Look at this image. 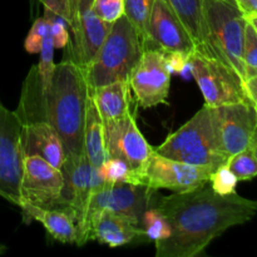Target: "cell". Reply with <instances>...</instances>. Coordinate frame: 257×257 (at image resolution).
<instances>
[{
    "label": "cell",
    "instance_id": "6da1fadb",
    "mask_svg": "<svg viewBox=\"0 0 257 257\" xmlns=\"http://www.w3.org/2000/svg\"><path fill=\"white\" fill-rule=\"evenodd\" d=\"M153 205L167 217L172 232L156 242L157 257H196L228 228L243 225L257 213V201L237 193L218 195L206 185L197 190L173 193Z\"/></svg>",
    "mask_w": 257,
    "mask_h": 257
},
{
    "label": "cell",
    "instance_id": "7a4b0ae2",
    "mask_svg": "<svg viewBox=\"0 0 257 257\" xmlns=\"http://www.w3.org/2000/svg\"><path fill=\"white\" fill-rule=\"evenodd\" d=\"M89 95L84 69L64 48V57L55 64L52 82L43 89L37 64L23 83L17 113L22 124L47 122L62 138L67 156L82 155L85 112Z\"/></svg>",
    "mask_w": 257,
    "mask_h": 257
},
{
    "label": "cell",
    "instance_id": "3957f363",
    "mask_svg": "<svg viewBox=\"0 0 257 257\" xmlns=\"http://www.w3.org/2000/svg\"><path fill=\"white\" fill-rule=\"evenodd\" d=\"M145 52L142 39L125 15L110 24L109 32L92 62L84 68L89 89L128 80Z\"/></svg>",
    "mask_w": 257,
    "mask_h": 257
},
{
    "label": "cell",
    "instance_id": "277c9868",
    "mask_svg": "<svg viewBox=\"0 0 257 257\" xmlns=\"http://www.w3.org/2000/svg\"><path fill=\"white\" fill-rule=\"evenodd\" d=\"M155 151L171 160L200 166L215 172L227 163L216 137L211 107L203 105L188 122L168 136Z\"/></svg>",
    "mask_w": 257,
    "mask_h": 257
},
{
    "label": "cell",
    "instance_id": "5b68a950",
    "mask_svg": "<svg viewBox=\"0 0 257 257\" xmlns=\"http://www.w3.org/2000/svg\"><path fill=\"white\" fill-rule=\"evenodd\" d=\"M202 19L211 57L232 68L245 83L242 52L247 19L236 0H202Z\"/></svg>",
    "mask_w": 257,
    "mask_h": 257
},
{
    "label": "cell",
    "instance_id": "8992f818",
    "mask_svg": "<svg viewBox=\"0 0 257 257\" xmlns=\"http://www.w3.org/2000/svg\"><path fill=\"white\" fill-rule=\"evenodd\" d=\"M155 190L147 186L132 183H103L94 188L88 201L84 223L78 237V246H84L89 240L92 221L102 211H113L142 222L145 211L155 202Z\"/></svg>",
    "mask_w": 257,
    "mask_h": 257
},
{
    "label": "cell",
    "instance_id": "52a82bcc",
    "mask_svg": "<svg viewBox=\"0 0 257 257\" xmlns=\"http://www.w3.org/2000/svg\"><path fill=\"white\" fill-rule=\"evenodd\" d=\"M190 73L195 78L208 107L232 104L248 99L243 80L217 58L196 49L188 58Z\"/></svg>",
    "mask_w": 257,
    "mask_h": 257
},
{
    "label": "cell",
    "instance_id": "ba28073f",
    "mask_svg": "<svg viewBox=\"0 0 257 257\" xmlns=\"http://www.w3.org/2000/svg\"><path fill=\"white\" fill-rule=\"evenodd\" d=\"M107 157L123 161L133 171V185L145 170L155 147L147 142L132 112L115 119L103 120Z\"/></svg>",
    "mask_w": 257,
    "mask_h": 257
},
{
    "label": "cell",
    "instance_id": "9c48e42d",
    "mask_svg": "<svg viewBox=\"0 0 257 257\" xmlns=\"http://www.w3.org/2000/svg\"><path fill=\"white\" fill-rule=\"evenodd\" d=\"M171 77L166 53L157 48L145 49L128 77L130 89L137 104L143 109L168 104Z\"/></svg>",
    "mask_w": 257,
    "mask_h": 257
},
{
    "label": "cell",
    "instance_id": "30bf717a",
    "mask_svg": "<svg viewBox=\"0 0 257 257\" xmlns=\"http://www.w3.org/2000/svg\"><path fill=\"white\" fill-rule=\"evenodd\" d=\"M212 173L205 167L171 160L155 151L138 177L137 185L147 186L155 191L165 188L182 193L206 186Z\"/></svg>",
    "mask_w": 257,
    "mask_h": 257
},
{
    "label": "cell",
    "instance_id": "8fae6325",
    "mask_svg": "<svg viewBox=\"0 0 257 257\" xmlns=\"http://www.w3.org/2000/svg\"><path fill=\"white\" fill-rule=\"evenodd\" d=\"M60 170L64 177V187L58 208L68 211L74 216L79 237L90 193L104 182L98 175V168L90 165L84 153L67 156Z\"/></svg>",
    "mask_w": 257,
    "mask_h": 257
},
{
    "label": "cell",
    "instance_id": "7c38bea8",
    "mask_svg": "<svg viewBox=\"0 0 257 257\" xmlns=\"http://www.w3.org/2000/svg\"><path fill=\"white\" fill-rule=\"evenodd\" d=\"M216 137L228 158L250 146L257 130V110L250 99L211 107Z\"/></svg>",
    "mask_w": 257,
    "mask_h": 257
},
{
    "label": "cell",
    "instance_id": "4fadbf2b",
    "mask_svg": "<svg viewBox=\"0 0 257 257\" xmlns=\"http://www.w3.org/2000/svg\"><path fill=\"white\" fill-rule=\"evenodd\" d=\"M64 187L62 170L38 156H22L20 203L58 208Z\"/></svg>",
    "mask_w": 257,
    "mask_h": 257
},
{
    "label": "cell",
    "instance_id": "5bb4252c",
    "mask_svg": "<svg viewBox=\"0 0 257 257\" xmlns=\"http://www.w3.org/2000/svg\"><path fill=\"white\" fill-rule=\"evenodd\" d=\"M93 0H69V28L73 40L65 48L84 69L104 42L110 24L103 22L92 8Z\"/></svg>",
    "mask_w": 257,
    "mask_h": 257
},
{
    "label": "cell",
    "instance_id": "9a60e30c",
    "mask_svg": "<svg viewBox=\"0 0 257 257\" xmlns=\"http://www.w3.org/2000/svg\"><path fill=\"white\" fill-rule=\"evenodd\" d=\"M22 123L14 110L0 100V197L19 207L22 151Z\"/></svg>",
    "mask_w": 257,
    "mask_h": 257
},
{
    "label": "cell",
    "instance_id": "2e32d148",
    "mask_svg": "<svg viewBox=\"0 0 257 257\" xmlns=\"http://www.w3.org/2000/svg\"><path fill=\"white\" fill-rule=\"evenodd\" d=\"M157 48L165 53L182 52L191 54L196 44L168 0H155L147 28L145 49Z\"/></svg>",
    "mask_w": 257,
    "mask_h": 257
},
{
    "label": "cell",
    "instance_id": "e0dca14e",
    "mask_svg": "<svg viewBox=\"0 0 257 257\" xmlns=\"http://www.w3.org/2000/svg\"><path fill=\"white\" fill-rule=\"evenodd\" d=\"M89 240L115 248L132 242H143L141 223L130 216L102 211L90 223Z\"/></svg>",
    "mask_w": 257,
    "mask_h": 257
},
{
    "label": "cell",
    "instance_id": "ac0fdd59",
    "mask_svg": "<svg viewBox=\"0 0 257 257\" xmlns=\"http://www.w3.org/2000/svg\"><path fill=\"white\" fill-rule=\"evenodd\" d=\"M20 151L22 156H38L59 170L67 157L62 138L47 122L22 124Z\"/></svg>",
    "mask_w": 257,
    "mask_h": 257
},
{
    "label": "cell",
    "instance_id": "d6986e66",
    "mask_svg": "<svg viewBox=\"0 0 257 257\" xmlns=\"http://www.w3.org/2000/svg\"><path fill=\"white\" fill-rule=\"evenodd\" d=\"M19 207L25 223L38 221L54 240L77 245L78 226L70 212L60 208H42L30 203H22Z\"/></svg>",
    "mask_w": 257,
    "mask_h": 257
},
{
    "label": "cell",
    "instance_id": "ffe728a7",
    "mask_svg": "<svg viewBox=\"0 0 257 257\" xmlns=\"http://www.w3.org/2000/svg\"><path fill=\"white\" fill-rule=\"evenodd\" d=\"M102 120L115 119L131 112V89L128 80H118L89 89Z\"/></svg>",
    "mask_w": 257,
    "mask_h": 257
},
{
    "label": "cell",
    "instance_id": "44dd1931",
    "mask_svg": "<svg viewBox=\"0 0 257 257\" xmlns=\"http://www.w3.org/2000/svg\"><path fill=\"white\" fill-rule=\"evenodd\" d=\"M83 153L93 167L98 168L107 158L104 148V130L103 120L92 95H88L85 112L84 135H83Z\"/></svg>",
    "mask_w": 257,
    "mask_h": 257
},
{
    "label": "cell",
    "instance_id": "7402d4cb",
    "mask_svg": "<svg viewBox=\"0 0 257 257\" xmlns=\"http://www.w3.org/2000/svg\"><path fill=\"white\" fill-rule=\"evenodd\" d=\"M168 3L192 37L196 49L211 57L202 19V0H168Z\"/></svg>",
    "mask_w": 257,
    "mask_h": 257
},
{
    "label": "cell",
    "instance_id": "603a6c76",
    "mask_svg": "<svg viewBox=\"0 0 257 257\" xmlns=\"http://www.w3.org/2000/svg\"><path fill=\"white\" fill-rule=\"evenodd\" d=\"M141 226L143 230V242H161L167 240L172 232L167 217L155 205L145 211Z\"/></svg>",
    "mask_w": 257,
    "mask_h": 257
},
{
    "label": "cell",
    "instance_id": "cb8c5ba5",
    "mask_svg": "<svg viewBox=\"0 0 257 257\" xmlns=\"http://www.w3.org/2000/svg\"><path fill=\"white\" fill-rule=\"evenodd\" d=\"M155 0H124V15L140 34L143 45L147 44V28Z\"/></svg>",
    "mask_w": 257,
    "mask_h": 257
},
{
    "label": "cell",
    "instance_id": "d4e9b609",
    "mask_svg": "<svg viewBox=\"0 0 257 257\" xmlns=\"http://www.w3.org/2000/svg\"><path fill=\"white\" fill-rule=\"evenodd\" d=\"M98 175L104 183H132L133 171L118 158L107 157L98 167Z\"/></svg>",
    "mask_w": 257,
    "mask_h": 257
},
{
    "label": "cell",
    "instance_id": "484cf974",
    "mask_svg": "<svg viewBox=\"0 0 257 257\" xmlns=\"http://www.w3.org/2000/svg\"><path fill=\"white\" fill-rule=\"evenodd\" d=\"M226 165L238 181H250L257 177V158L250 148L231 156Z\"/></svg>",
    "mask_w": 257,
    "mask_h": 257
},
{
    "label": "cell",
    "instance_id": "4316f807",
    "mask_svg": "<svg viewBox=\"0 0 257 257\" xmlns=\"http://www.w3.org/2000/svg\"><path fill=\"white\" fill-rule=\"evenodd\" d=\"M40 59L37 64L38 74H39L40 83H42L43 89H47L52 82L53 73H54V44H53V38L50 32L43 37L42 48H40Z\"/></svg>",
    "mask_w": 257,
    "mask_h": 257
},
{
    "label": "cell",
    "instance_id": "83f0119b",
    "mask_svg": "<svg viewBox=\"0 0 257 257\" xmlns=\"http://www.w3.org/2000/svg\"><path fill=\"white\" fill-rule=\"evenodd\" d=\"M246 80L257 74V32L250 22L246 23L242 52Z\"/></svg>",
    "mask_w": 257,
    "mask_h": 257
},
{
    "label": "cell",
    "instance_id": "f1b7e54d",
    "mask_svg": "<svg viewBox=\"0 0 257 257\" xmlns=\"http://www.w3.org/2000/svg\"><path fill=\"white\" fill-rule=\"evenodd\" d=\"M44 18H47L50 23V34H52L54 48L64 49L68 43L70 42V35L68 32V28H69L68 20L48 9H44Z\"/></svg>",
    "mask_w": 257,
    "mask_h": 257
},
{
    "label": "cell",
    "instance_id": "f546056e",
    "mask_svg": "<svg viewBox=\"0 0 257 257\" xmlns=\"http://www.w3.org/2000/svg\"><path fill=\"white\" fill-rule=\"evenodd\" d=\"M237 182V177L233 175L232 171L227 167V165H223L211 175L208 183L218 195H231L236 192Z\"/></svg>",
    "mask_w": 257,
    "mask_h": 257
},
{
    "label": "cell",
    "instance_id": "4dcf8cb0",
    "mask_svg": "<svg viewBox=\"0 0 257 257\" xmlns=\"http://www.w3.org/2000/svg\"><path fill=\"white\" fill-rule=\"evenodd\" d=\"M92 8L95 14L108 24L124 15V0H93Z\"/></svg>",
    "mask_w": 257,
    "mask_h": 257
},
{
    "label": "cell",
    "instance_id": "1f68e13d",
    "mask_svg": "<svg viewBox=\"0 0 257 257\" xmlns=\"http://www.w3.org/2000/svg\"><path fill=\"white\" fill-rule=\"evenodd\" d=\"M48 32H50L49 20L44 17L37 18L35 22L33 23L32 28H30V32L28 33L27 38H25V50L32 53V54L39 53L40 48H42L43 37H44Z\"/></svg>",
    "mask_w": 257,
    "mask_h": 257
},
{
    "label": "cell",
    "instance_id": "d6a6232c",
    "mask_svg": "<svg viewBox=\"0 0 257 257\" xmlns=\"http://www.w3.org/2000/svg\"><path fill=\"white\" fill-rule=\"evenodd\" d=\"M190 54L182 52H171L166 53V60H167L168 68L171 73L185 75L186 72L190 70V63H188Z\"/></svg>",
    "mask_w": 257,
    "mask_h": 257
},
{
    "label": "cell",
    "instance_id": "836d02e7",
    "mask_svg": "<svg viewBox=\"0 0 257 257\" xmlns=\"http://www.w3.org/2000/svg\"><path fill=\"white\" fill-rule=\"evenodd\" d=\"M44 5V9L60 15L69 23V0H38Z\"/></svg>",
    "mask_w": 257,
    "mask_h": 257
},
{
    "label": "cell",
    "instance_id": "e575fe53",
    "mask_svg": "<svg viewBox=\"0 0 257 257\" xmlns=\"http://www.w3.org/2000/svg\"><path fill=\"white\" fill-rule=\"evenodd\" d=\"M243 87H245L246 95H247L250 102L252 103L253 107H255L257 110V74L255 77L246 80V82L243 83Z\"/></svg>",
    "mask_w": 257,
    "mask_h": 257
},
{
    "label": "cell",
    "instance_id": "d590c367",
    "mask_svg": "<svg viewBox=\"0 0 257 257\" xmlns=\"http://www.w3.org/2000/svg\"><path fill=\"white\" fill-rule=\"evenodd\" d=\"M236 3L245 17L257 14V0H236Z\"/></svg>",
    "mask_w": 257,
    "mask_h": 257
},
{
    "label": "cell",
    "instance_id": "8d00e7d4",
    "mask_svg": "<svg viewBox=\"0 0 257 257\" xmlns=\"http://www.w3.org/2000/svg\"><path fill=\"white\" fill-rule=\"evenodd\" d=\"M248 148L252 151L253 155H255V157L257 158V130H256V132L253 133V137H252V140H251Z\"/></svg>",
    "mask_w": 257,
    "mask_h": 257
},
{
    "label": "cell",
    "instance_id": "74e56055",
    "mask_svg": "<svg viewBox=\"0 0 257 257\" xmlns=\"http://www.w3.org/2000/svg\"><path fill=\"white\" fill-rule=\"evenodd\" d=\"M246 19H247V22H250L252 24V27L255 28V30L257 32V14L248 15V17H246Z\"/></svg>",
    "mask_w": 257,
    "mask_h": 257
},
{
    "label": "cell",
    "instance_id": "f35d334b",
    "mask_svg": "<svg viewBox=\"0 0 257 257\" xmlns=\"http://www.w3.org/2000/svg\"><path fill=\"white\" fill-rule=\"evenodd\" d=\"M5 251H7V246L3 245V243H0V255H2V253H4Z\"/></svg>",
    "mask_w": 257,
    "mask_h": 257
},
{
    "label": "cell",
    "instance_id": "ab89813d",
    "mask_svg": "<svg viewBox=\"0 0 257 257\" xmlns=\"http://www.w3.org/2000/svg\"><path fill=\"white\" fill-rule=\"evenodd\" d=\"M34 2H35V0H30V5H32V9H33V7H34Z\"/></svg>",
    "mask_w": 257,
    "mask_h": 257
}]
</instances>
